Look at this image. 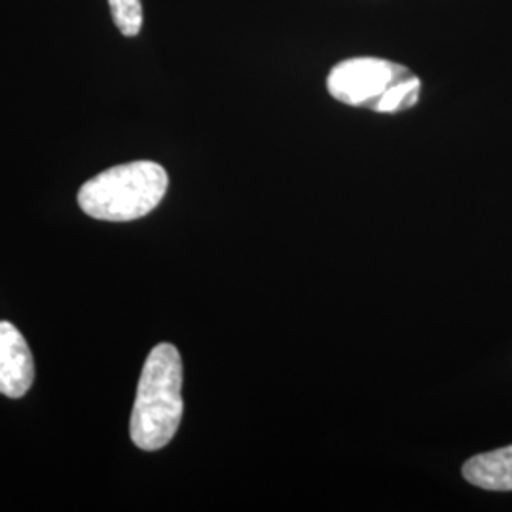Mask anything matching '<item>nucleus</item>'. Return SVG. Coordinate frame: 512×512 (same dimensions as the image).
Segmentation results:
<instances>
[{
	"label": "nucleus",
	"mask_w": 512,
	"mask_h": 512,
	"mask_svg": "<svg viewBox=\"0 0 512 512\" xmlns=\"http://www.w3.org/2000/svg\"><path fill=\"white\" fill-rule=\"evenodd\" d=\"M183 361L173 344H158L148 353L129 421L137 448L156 452L167 446L183 420Z\"/></svg>",
	"instance_id": "nucleus-1"
},
{
	"label": "nucleus",
	"mask_w": 512,
	"mask_h": 512,
	"mask_svg": "<svg viewBox=\"0 0 512 512\" xmlns=\"http://www.w3.org/2000/svg\"><path fill=\"white\" fill-rule=\"evenodd\" d=\"M330 95L349 107L397 114L420 101L421 80L408 67L382 57H349L330 69Z\"/></svg>",
	"instance_id": "nucleus-2"
},
{
	"label": "nucleus",
	"mask_w": 512,
	"mask_h": 512,
	"mask_svg": "<svg viewBox=\"0 0 512 512\" xmlns=\"http://www.w3.org/2000/svg\"><path fill=\"white\" fill-rule=\"evenodd\" d=\"M167 186V171L156 162L114 165L84 183L78 205L92 219L129 222L154 211L164 200Z\"/></svg>",
	"instance_id": "nucleus-3"
},
{
	"label": "nucleus",
	"mask_w": 512,
	"mask_h": 512,
	"mask_svg": "<svg viewBox=\"0 0 512 512\" xmlns=\"http://www.w3.org/2000/svg\"><path fill=\"white\" fill-rule=\"evenodd\" d=\"M35 382V361L23 334L0 321V395L21 399Z\"/></svg>",
	"instance_id": "nucleus-4"
},
{
	"label": "nucleus",
	"mask_w": 512,
	"mask_h": 512,
	"mask_svg": "<svg viewBox=\"0 0 512 512\" xmlns=\"http://www.w3.org/2000/svg\"><path fill=\"white\" fill-rule=\"evenodd\" d=\"M461 471L465 480L476 488L490 492H512V444L467 459Z\"/></svg>",
	"instance_id": "nucleus-5"
},
{
	"label": "nucleus",
	"mask_w": 512,
	"mask_h": 512,
	"mask_svg": "<svg viewBox=\"0 0 512 512\" xmlns=\"http://www.w3.org/2000/svg\"><path fill=\"white\" fill-rule=\"evenodd\" d=\"M114 25L124 37H137L143 29V2L141 0H109Z\"/></svg>",
	"instance_id": "nucleus-6"
}]
</instances>
